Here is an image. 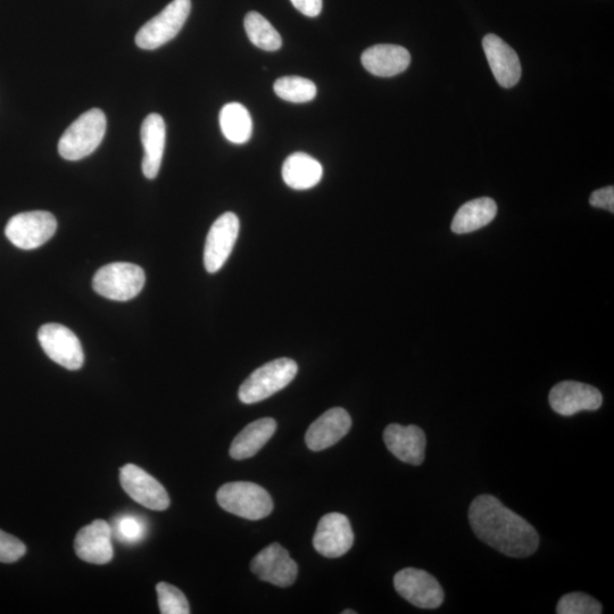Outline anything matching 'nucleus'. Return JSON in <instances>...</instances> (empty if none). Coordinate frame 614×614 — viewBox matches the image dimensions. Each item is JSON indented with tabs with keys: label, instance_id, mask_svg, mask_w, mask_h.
Returning <instances> with one entry per match:
<instances>
[{
	"label": "nucleus",
	"instance_id": "1",
	"mask_svg": "<svg viewBox=\"0 0 614 614\" xmlns=\"http://www.w3.org/2000/svg\"><path fill=\"white\" fill-rule=\"evenodd\" d=\"M469 521L481 541L511 558H527L539 545L536 529L493 495H480L470 505Z\"/></svg>",
	"mask_w": 614,
	"mask_h": 614
},
{
	"label": "nucleus",
	"instance_id": "2",
	"mask_svg": "<svg viewBox=\"0 0 614 614\" xmlns=\"http://www.w3.org/2000/svg\"><path fill=\"white\" fill-rule=\"evenodd\" d=\"M106 115L93 109L80 116L65 130L58 143V153L64 160L80 161L93 154L106 134Z\"/></svg>",
	"mask_w": 614,
	"mask_h": 614
},
{
	"label": "nucleus",
	"instance_id": "3",
	"mask_svg": "<svg viewBox=\"0 0 614 614\" xmlns=\"http://www.w3.org/2000/svg\"><path fill=\"white\" fill-rule=\"evenodd\" d=\"M298 365L292 359L271 361L256 369L239 388V400L245 404L259 403L282 391L295 379Z\"/></svg>",
	"mask_w": 614,
	"mask_h": 614
},
{
	"label": "nucleus",
	"instance_id": "4",
	"mask_svg": "<svg viewBox=\"0 0 614 614\" xmlns=\"http://www.w3.org/2000/svg\"><path fill=\"white\" fill-rule=\"evenodd\" d=\"M223 510L247 520H261L270 516L273 501L264 488L247 481L223 485L217 494Z\"/></svg>",
	"mask_w": 614,
	"mask_h": 614
},
{
	"label": "nucleus",
	"instance_id": "5",
	"mask_svg": "<svg viewBox=\"0 0 614 614\" xmlns=\"http://www.w3.org/2000/svg\"><path fill=\"white\" fill-rule=\"evenodd\" d=\"M145 281V272L138 265L118 262L99 269L93 287L98 295L111 301L127 302L140 294Z\"/></svg>",
	"mask_w": 614,
	"mask_h": 614
},
{
	"label": "nucleus",
	"instance_id": "6",
	"mask_svg": "<svg viewBox=\"0 0 614 614\" xmlns=\"http://www.w3.org/2000/svg\"><path fill=\"white\" fill-rule=\"evenodd\" d=\"M190 11H192V0H173L138 31L137 46L146 51H154L168 44L184 28Z\"/></svg>",
	"mask_w": 614,
	"mask_h": 614
},
{
	"label": "nucleus",
	"instance_id": "7",
	"mask_svg": "<svg viewBox=\"0 0 614 614\" xmlns=\"http://www.w3.org/2000/svg\"><path fill=\"white\" fill-rule=\"evenodd\" d=\"M57 221L52 213L33 211L14 215L8 221L5 235L21 250H36L45 245L56 232Z\"/></svg>",
	"mask_w": 614,
	"mask_h": 614
},
{
	"label": "nucleus",
	"instance_id": "8",
	"mask_svg": "<svg viewBox=\"0 0 614 614\" xmlns=\"http://www.w3.org/2000/svg\"><path fill=\"white\" fill-rule=\"evenodd\" d=\"M396 592L420 609H437L444 602V591L438 580L425 570L406 568L394 577Z\"/></svg>",
	"mask_w": 614,
	"mask_h": 614
},
{
	"label": "nucleus",
	"instance_id": "9",
	"mask_svg": "<svg viewBox=\"0 0 614 614\" xmlns=\"http://www.w3.org/2000/svg\"><path fill=\"white\" fill-rule=\"evenodd\" d=\"M41 347L49 359L63 368L76 371L85 362L84 350L73 331L58 323H47L38 331Z\"/></svg>",
	"mask_w": 614,
	"mask_h": 614
},
{
	"label": "nucleus",
	"instance_id": "10",
	"mask_svg": "<svg viewBox=\"0 0 614 614\" xmlns=\"http://www.w3.org/2000/svg\"><path fill=\"white\" fill-rule=\"evenodd\" d=\"M240 222L235 213L227 212L212 224L204 248V265L217 273L229 259L239 235Z\"/></svg>",
	"mask_w": 614,
	"mask_h": 614
},
{
	"label": "nucleus",
	"instance_id": "11",
	"mask_svg": "<svg viewBox=\"0 0 614 614\" xmlns=\"http://www.w3.org/2000/svg\"><path fill=\"white\" fill-rule=\"evenodd\" d=\"M120 481L124 492L145 508L154 511L169 508L170 497L160 481L135 464H127L121 469Z\"/></svg>",
	"mask_w": 614,
	"mask_h": 614
},
{
	"label": "nucleus",
	"instance_id": "12",
	"mask_svg": "<svg viewBox=\"0 0 614 614\" xmlns=\"http://www.w3.org/2000/svg\"><path fill=\"white\" fill-rule=\"evenodd\" d=\"M354 533L350 520L342 513H328L322 517L313 538L315 551L323 557H343L352 549Z\"/></svg>",
	"mask_w": 614,
	"mask_h": 614
},
{
	"label": "nucleus",
	"instance_id": "13",
	"mask_svg": "<svg viewBox=\"0 0 614 614\" xmlns=\"http://www.w3.org/2000/svg\"><path fill=\"white\" fill-rule=\"evenodd\" d=\"M549 401L554 412L563 417H571L578 412L599 410L603 396L599 389L591 385L562 381L552 388Z\"/></svg>",
	"mask_w": 614,
	"mask_h": 614
},
{
	"label": "nucleus",
	"instance_id": "14",
	"mask_svg": "<svg viewBox=\"0 0 614 614\" xmlns=\"http://www.w3.org/2000/svg\"><path fill=\"white\" fill-rule=\"evenodd\" d=\"M251 569L263 582L284 588L292 586L298 574L297 563L290 558L287 550L277 543L265 547L257 554L251 563Z\"/></svg>",
	"mask_w": 614,
	"mask_h": 614
},
{
	"label": "nucleus",
	"instance_id": "15",
	"mask_svg": "<svg viewBox=\"0 0 614 614\" xmlns=\"http://www.w3.org/2000/svg\"><path fill=\"white\" fill-rule=\"evenodd\" d=\"M112 539L109 522L95 520L79 531L74 542V550L81 560L93 564H106L113 559Z\"/></svg>",
	"mask_w": 614,
	"mask_h": 614
},
{
	"label": "nucleus",
	"instance_id": "16",
	"mask_svg": "<svg viewBox=\"0 0 614 614\" xmlns=\"http://www.w3.org/2000/svg\"><path fill=\"white\" fill-rule=\"evenodd\" d=\"M384 441L389 452L402 462L420 466L425 461L426 434L417 426L404 427L393 423L385 429Z\"/></svg>",
	"mask_w": 614,
	"mask_h": 614
},
{
	"label": "nucleus",
	"instance_id": "17",
	"mask_svg": "<svg viewBox=\"0 0 614 614\" xmlns=\"http://www.w3.org/2000/svg\"><path fill=\"white\" fill-rule=\"evenodd\" d=\"M352 427L350 414L342 408H334L323 413L307 430L305 442L311 451L326 450L348 434Z\"/></svg>",
	"mask_w": 614,
	"mask_h": 614
},
{
	"label": "nucleus",
	"instance_id": "18",
	"mask_svg": "<svg viewBox=\"0 0 614 614\" xmlns=\"http://www.w3.org/2000/svg\"><path fill=\"white\" fill-rule=\"evenodd\" d=\"M483 47L495 79L504 88H512L521 78L519 56L500 37L487 35Z\"/></svg>",
	"mask_w": 614,
	"mask_h": 614
},
{
	"label": "nucleus",
	"instance_id": "19",
	"mask_svg": "<svg viewBox=\"0 0 614 614\" xmlns=\"http://www.w3.org/2000/svg\"><path fill=\"white\" fill-rule=\"evenodd\" d=\"M364 69L381 78H391L409 68L408 49L396 45H377L367 49L361 57Z\"/></svg>",
	"mask_w": 614,
	"mask_h": 614
},
{
	"label": "nucleus",
	"instance_id": "20",
	"mask_svg": "<svg viewBox=\"0 0 614 614\" xmlns=\"http://www.w3.org/2000/svg\"><path fill=\"white\" fill-rule=\"evenodd\" d=\"M144 146L143 172L147 179H155L161 170L167 127L160 114H149L140 130Z\"/></svg>",
	"mask_w": 614,
	"mask_h": 614
},
{
	"label": "nucleus",
	"instance_id": "21",
	"mask_svg": "<svg viewBox=\"0 0 614 614\" xmlns=\"http://www.w3.org/2000/svg\"><path fill=\"white\" fill-rule=\"evenodd\" d=\"M277 429V422L271 418L256 420L246 426L235 437L230 446V456L235 460L253 458L267 444Z\"/></svg>",
	"mask_w": 614,
	"mask_h": 614
},
{
	"label": "nucleus",
	"instance_id": "22",
	"mask_svg": "<svg viewBox=\"0 0 614 614\" xmlns=\"http://www.w3.org/2000/svg\"><path fill=\"white\" fill-rule=\"evenodd\" d=\"M322 176L321 163L305 153L288 156L282 165V178L285 184L295 190H307L317 186Z\"/></svg>",
	"mask_w": 614,
	"mask_h": 614
},
{
	"label": "nucleus",
	"instance_id": "23",
	"mask_svg": "<svg viewBox=\"0 0 614 614\" xmlns=\"http://www.w3.org/2000/svg\"><path fill=\"white\" fill-rule=\"evenodd\" d=\"M497 214L494 199L481 197L460 207L452 221V231L458 235L470 234L491 223Z\"/></svg>",
	"mask_w": 614,
	"mask_h": 614
},
{
	"label": "nucleus",
	"instance_id": "24",
	"mask_svg": "<svg viewBox=\"0 0 614 614\" xmlns=\"http://www.w3.org/2000/svg\"><path fill=\"white\" fill-rule=\"evenodd\" d=\"M222 134L230 143L246 144L253 135V120L246 107L239 103H229L220 112Z\"/></svg>",
	"mask_w": 614,
	"mask_h": 614
},
{
	"label": "nucleus",
	"instance_id": "25",
	"mask_svg": "<svg viewBox=\"0 0 614 614\" xmlns=\"http://www.w3.org/2000/svg\"><path fill=\"white\" fill-rule=\"evenodd\" d=\"M244 24L248 38L257 48L267 52H276L281 48L280 33L260 13H248Z\"/></svg>",
	"mask_w": 614,
	"mask_h": 614
},
{
	"label": "nucleus",
	"instance_id": "26",
	"mask_svg": "<svg viewBox=\"0 0 614 614\" xmlns=\"http://www.w3.org/2000/svg\"><path fill=\"white\" fill-rule=\"evenodd\" d=\"M275 93L286 102L303 104L313 101L318 94L314 82L302 77H284L275 82Z\"/></svg>",
	"mask_w": 614,
	"mask_h": 614
},
{
	"label": "nucleus",
	"instance_id": "27",
	"mask_svg": "<svg viewBox=\"0 0 614 614\" xmlns=\"http://www.w3.org/2000/svg\"><path fill=\"white\" fill-rule=\"evenodd\" d=\"M113 537L127 545H135L143 541L147 534V524L144 519L135 514H123L111 525Z\"/></svg>",
	"mask_w": 614,
	"mask_h": 614
},
{
	"label": "nucleus",
	"instance_id": "28",
	"mask_svg": "<svg viewBox=\"0 0 614 614\" xmlns=\"http://www.w3.org/2000/svg\"><path fill=\"white\" fill-rule=\"evenodd\" d=\"M159 607L162 614H189L187 597L176 586L159 583L156 586Z\"/></svg>",
	"mask_w": 614,
	"mask_h": 614
},
{
	"label": "nucleus",
	"instance_id": "29",
	"mask_svg": "<svg viewBox=\"0 0 614 614\" xmlns=\"http://www.w3.org/2000/svg\"><path fill=\"white\" fill-rule=\"evenodd\" d=\"M558 614H600L602 605L594 597L584 593L564 595L557 607Z\"/></svg>",
	"mask_w": 614,
	"mask_h": 614
},
{
	"label": "nucleus",
	"instance_id": "30",
	"mask_svg": "<svg viewBox=\"0 0 614 614\" xmlns=\"http://www.w3.org/2000/svg\"><path fill=\"white\" fill-rule=\"evenodd\" d=\"M27 553V547L20 539L0 530V562L14 563Z\"/></svg>",
	"mask_w": 614,
	"mask_h": 614
},
{
	"label": "nucleus",
	"instance_id": "31",
	"mask_svg": "<svg viewBox=\"0 0 614 614\" xmlns=\"http://www.w3.org/2000/svg\"><path fill=\"white\" fill-rule=\"evenodd\" d=\"M589 203L597 209L614 212V188L612 186L596 190L589 198Z\"/></svg>",
	"mask_w": 614,
	"mask_h": 614
},
{
	"label": "nucleus",
	"instance_id": "32",
	"mask_svg": "<svg viewBox=\"0 0 614 614\" xmlns=\"http://www.w3.org/2000/svg\"><path fill=\"white\" fill-rule=\"evenodd\" d=\"M290 2L293 3L296 10L309 18H315L322 11V0H290Z\"/></svg>",
	"mask_w": 614,
	"mask_h": 614
},
{
	"label": "nucleus",
	"instance_id": "33",
	"mask_svg": "<svg viewBox=\"0 0 614 614\" xmlns=\"http://www.w3.org/2000/svg\"><path fill=\"white\" fill-rule=\"evenodd\" d=\"M343 614H355L356 612L353 610H345L342 612Z\"/></svg>",
	"mask_w": 614,
	"mask_h": 614
}]
</instances>
